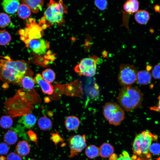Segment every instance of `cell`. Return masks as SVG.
<instances>
[{
    "label": "cell",
    "mask_w": 160,
    "mask_h": 160,
    "mask_svg": "<svg viewBox=\"0 0 160 160\" xmlns=\"http://www.w3.org/2000/svg\"><path fill=\"white\" fill-rule=\"evenodd\" d=\"M10 22V18L8 14L3 12L0 13V27L5 28Z\"/></svg>",
    "instance_id": "cell-30"
},
{
    "label": "cell",
    "mask_w": 160,
    "mask_h": 160,
    "mask_svg": "<svg viewBox=\"0 0 160 160\" xmlns=\"http://www.w3.org/2000/svg\"><path fill=\"white\" fill-rule=\"evenodd\" d=\"M30 8L25 4L22 3L20 4L17 10V14L20 18L25 19L29 17L31 14Z\"/></svg>",
    "instance_id": "cell-23"
},
{
    "label": "cell",
    "mask_w": 160,
    "mask_h": 160,
    "mask_svg": "<svg viewBox=\"0 0 160 160\" xmlns=\"http://www.w3.org/2000/svg\"><path fill=\"white\" fill-rule=\"evenodd\" d=\"M28 160H35L33 159H28Z\"/></svg>",
    "instance_id": "cell-44"
},
{
    "label": "cell",
    "mask_w": 160,
    "mask_h": 160,
    "mask_svg": "<svg viewBox=\"0 0 160 160\" xmlns=\"http://www.w3.org/2000/svg\"><path fill=\"white\" fill-rule=\"evenodd\" d=\"M36 97L34 90H28L23 88L18 90L13 97L5 102L4 113L15 117L30 113L33 108L32 103H34Z\"/></svg>",
    "instance_id": "cell-2"
},
{
    "label": "cell",
    "mask_w": 160,
    "mask_h": 160,
    "mask_svg": "<svg viewBox=\"0 0 160 160\" xmlns=\"http://www.w3.org/2000/svg\"><path fill=\"white\" fill-rule=\"evenodd\" d=\"M12 39L11 36L8 31H0V45L5 46L9 43Z\"/></svg>",
    "instance_id": "cell-27"
},
{
    "label": "cell",
    "mask_w": 160,
    "mask_h": 160,
    "mask_svg": "<svg viewBox=\"0 0 160 160\" xmlns=\"http://www.w3.org/2000/svg\"><path fill=\"white\" fill-rule=\"evenodd\" d=\"M30 140L36 143L38 139L36 134L31 130L28 131L27 133Z\"/></svg>",
    "instance_id": "cell-38"
},
{
    "label": "cell",
    "mask_w": 160,
    "mask_h": 160,
    "mask_svg": "<svg viewBox=\"0 0 160 160\" xmlns=\"http://www.w3.org/2000/svg\"><path fill=\"white\" fill-rule=\"evenodd\" d=\"M151 79V75L148 71L143 70L137 72V81L139 84H147L150 82Z\"/></svg>",
    "instance_id": "cell-21"
},
{
    "label": "cell",
    "mask_w": 160,
    "mask_h": 160,
    "mask_svg": "<svg viewBox=\"0 0 160 160\" xmlns=\"http://www.w3.org/2000/svg\"><path fill=\"white\" fill-rule=\"evenodd\" d=\"M149 152L155 155L160 154V144L157 143L151 144L149 148Z\"/></svg>",
    "instance_id": "cell-33"
},
{
    "label": "cell",
    "mask_w": 160,
    "mask_h": 160,
    "mask_svg": "<svg viewBox=\"0 0 160 160\" xmlns=\"http://www.w3.org/2000/svg\"><path fill=\"white\" fill-rule=\"evenodd\" d=\"M18 139L17 134L13 130H8L5 133L4 136V142L9 145H13L15 143Z\"/></svg>",
    "instance_id": "cell-22"
},
{
    "label": "cell",
    "mask_w": 160,
    "mask_h": 160,
    "mask_svg": "<svg viewBox=\"0 0 160 160\" xmlns=\"http://www.w3.org/2000/svg\"><path fill=\"white\" fill-rule=\"evenodd\" d=\"M15 149L17 153L22 156H26L29 154L30 151L29 144L25 140L19 142L16 147Z\"/></svg>",
    "instance_id": "cell-19"
},
{
    "label": "cell",
    "mask_w": 160,
    "mask_h": 160,
    "mask_svg": "<svg viewBox=\"0 0 160 160\" xmlns=\"http://www.w3.org/2000/svg\"><path fill=\"white\" fill-rule=\"evenodd\" d=\"M116 160H133L131 158L128 153L126 151H124L121 154Z\"/></svg>",
    "instance_id": "cell-37"
},
{
    "label": "cell",
    "mask_w": 160,
    "mask_h": 160,
    "mask_svg": "<svg viewBox=\"0 0 160 160\" xmlns=\"http://www.w3.org/2000/svg\"><path fill=\"white\" fill-rule=\"evenodd\" d=\"M24 43L27 48L39 55L45 54L49 47V43L41 38L31 39Z\"/></svg>",
    "instance_id": "cell-11"
},
{
    "label": "cell",
    "mask_w": 160,
    "mask_h": 160,
    "mask_svg": "<svg viewBox=\"0 0 160 160\" xmlns=\"http://www.w3.org/2000/svg\"><path fill=\"white\" fill-rule=\"evenodd\" d=\"M99 155L104 158L109 157L114 153V150L113 147L111 144L105 143L102 144L99 148Z\"/></svg>",
    "instance_id": "cell-18"
},
{
    "label": "cell",
    "mask_w": 160,
    "mask_h": 160,
    "mask_svg": "<svg viewBox=\"0 0 160 160\" xmlns=\"http://www.w3.org/2000/svg\"><path fill=\"white\" fill-rule=\"evenodd\" d=\"M158 136L148 130L144 131L135 137L132 144L133 153L137 156L151 157L149 148L153 141L157 140Z\"/></svg>",
    "instance_id": "cell-4"
},
{
    "label": "cell",
    "mask_w": 160,
    "mask_h": 160,
    "mask_svg": "<svg viewBox=\"0 0 160 160\" xmlns=\"http://www.w3.org/2000/svg\"><path fill=\"white\" fill-rule=\"evenodd\" d=\"M50 140L56 146L59 143L63 142V139L59 134L58 132L53 133L51 134Z\"/></svg>",
    "instance_id": "cell-32"
},
{
    "label": "cell",
    "mask_w": 160,
    "mask_h": 160,
    "mask_svg": "<svg viewBox=\"0 0 160 160\" xmlns=\"http://www.w3.org/2000/svg\"><path fill=\"white\" fill-rule=\"evenodd\" d=\"M98 60V57L95 55L83 58L76 66L74 70L80 76L92 77L96 73Z\"/></svg>",
    "instance_id": "cell-9"
},
{
    "label": "cell",
    "mask_w": 160,
    "mask_h": 160,
    "mask_svg": "<svg viewBox=\"0 0 160 160\" xmlns=\"http://www.w3.org/2000/svg\"><path fill=\"white\" fill-rule=\"evenodd\" d=\"M68 141L70 149L69 157L71 158L79 154L87 145L86 136L84 134L71 135Z\"/></svg>",
    "instance_id": "cell-10"
},
{
    "label": "cell",
    "mask_w": 160,
    "mask_h": 160,
    "mask_svg": "<svg viewBox=\"0 0 160 160\" xmlns=\"http://www.w3.org/2000/svg\"><path fill=\"white\" fill-rule=\"evenodd\" d=\"M134 18L138 23L141 25L147 23L149 20L150 15L149 13L145 10H138L134 15Z\"/></svg>",
    "instance_id": "cell-20"
},
{
    "label": "cell",
    "mask_w": 160,
    "mask_h": 160,
    "mask_svg": "<svg viewBox=\"0 0 160 160\" xmlns=\"http://www.w3.org/2000/svg\"><path fill=\"white\" fill-rule=\"evenodd\" d=\"M85 153L89 158L94 159L99 155V148L93 145H89L86 147Z\"/></svg>",
    "instance_id": "cell-26"
},
{
    "label": "cell",
    "mask_w": 160,
    "mask_h": 160,
    "mask_svg": "<svg viewBox=\"0 0 160 160\" xmlns=\"http://www.w3.org/2000/svg\"><path fill=\"white\" fill-rule=\"evenodd\" d=\"M154 9L157 12H160V8H159V6H156L154 7Z\"/></svg>",
    "instance_id": "cell-42"
},
{
    "label": "cell",
    "mask_w": 160,
    "mask_h": 160,
    "mask_svg": "<svg viewBox=\"0 0 160 160\" xmlns=\"http://www.w3.org/2000/svg\"><path fill=\"white\" fill-rule=\"evenodd\" d=\"M13 121L10 116L4 115L0 119V126L2 128L7 129L11 127L12 125Z\"/></svg>",
    "instance_id": "cell-28"
},
{
    "label": "cell",
    "mask_w": 160,
    "mask_h": 160,
    "mask_svg": "<svg viewBox=\"0 0 160 160\" xmlns=\"http://www.w3.org/2000/svg\"><path fill=\"white\" fill-rule=\"evenodd\" d=\"M5 158L3 156H0V160H5Z\"/></svg>",
    "instance_id": "cell-43"
},
{
    "label": "cell",
    "mask_w": 160,
    "mask_h": 160,
    "mask_svg": "<svg viewBox=\"0 0 160 160\" xmlns=\"http://www.w3.org/2000/svg\"><path fill=\"white\" fill-rule=\"evenodd\" d=\"M103 113L109 123L117 126L119 125L125 118L123 108L116 103L108 102L103 107Z\"/></svg>",
    "instance_id": "cell-6"
},
{
    "label": "cell",
    "mask_w": 160,
    "mask_h": 160,
    "mask_svg": "<svg viewBox=\"0 0 160 160\" xmlns=\"http://www.w3.org/2000/svg\"><path fill=\"white\" fill-rule=\"evenodd\" d=\"M34 79L35 83L40 86L43 93L48 95L53 93L54 90L52 86L45 80L40 74H37Z\"/></svg>",
    "instance_id": "cell-13"
},
{
    "label": "cell",
    "mask_w": 160,
    "mask_h": 160,
    "mask_svg": "<svg viewBox=\"0 0 160 160\" xmlns=\"http://www.w3.org/2000/svg\"><path fill=\"white\" fill-rule=\"evenodd\" d=\"M36 121L35 116L33 114L29 113L22 116L18 122L23 124L25 128L29 129L34 126Z\"/></svg>",
    "instance_id": "cell-16"
},
{
    "label": "cell",
    "mask_w": 160,
    "mask_h": 160,
    "mask_svg": "<svg viewBox=\"0 0 160 160\" xmlns=\"http://www.w3.org/2000/svg\"><path fill=\"white\" fill-rule=\"evenodd\" d=\"M119 68L118 79L121 86H131L137 82L138 72L134 65L123 64L120 65Z\"/></svg>",
    "instance_id": "cell-8"
},
{
    "label": "cell",
    "mask_w": 160,
    "mask_h": 160,
    "mask_svg": "<svg viewBox=\"0 0 160 160\" xmlns=\"http://www.w3.org/2000/svg\"><path fill=\"white\" fill-rule=\"evenodd\" d=\"M9 148L7 144L5 143H0V154L3 155L8 152Z\"/></svg>",
    "instance_id": "cell-36"
},
{
    "label": "cell",
    "mask_w": 160,
    "mask_h": 160,
    "mask_svg": "<svg viewBox=\"0 0 160 160\" xmlns=\"http://www.w3.org/2000/svg\"><path fill=\"white\" fill-rule=\"evenodd\" d=\"M43 79L49 83L53 82L55 78V74L51 69L48 68L44 71L42 73Z\"/></svg>",
    "instance_id": "cell-29"
},
{
    "label": "cell",
    "mask_w": 160,
    "mask_h": 160,
    "mask_svg": "<svg viewBox=\"0 0 160 160\" xmlns=\"http://www.w3.org/2000/svg\"><path fill=\"white\" fill-rule=\"evenodd\" d=\"M111 160H116L117 158L116 154L113 153L109 157Z\"/></svg>",
    "instance_id": "cell-41"
},
{
    "label": "cell",
    "mask_w": 160,
    "mask_h": 160,
    "mask_svg": "<svg viewBox=\"0 0 160 160\" xmlns=\"http://www.w3.org/2000/svg\"><path fill=\"white\" fill-rule=\"evenodd\" d=\"M67 9L62 0L58 1L50 0L43 17L47 26L55 23H63V15L67 12Z\"/></svg>",
    "instance_id": "cell-5"
},
{
    "label": "cell",
    "mask_w": 160,
    "mask_h": 160,
    "mask_svg": "<svg viewBox=\"0 0 160 160\" xmlns=\"http://www.w3.org/2000/svg\"><path fill=\"white\" fill-rule=\"evenodd\" d=\"M35 83L34 79L31 76H25L22 78L20 84L24 89L30 90L33 89Z\"/></svg>",
    "instance_id": "cell-24"
},
{
    "label": "cell",
    "mask_w": 160,
    "mask_h": 160,
    "mask_svg": "<svg viewBox=\"0 0 160 160\" xmlns=\"http://www.w3.org/2000/svg\"><path fill=\"white\" fill-rule=\"evenodd\" d=\"M38 124L39 128L43 131L49 129L52 126L51 119L45 116H42L39 119Z\"/></svg>",
    "instance_id": "cell-25"
},
{
    "label": "cell",
    "mask_w": 160,
    "mask_h": 160,
    "mask_svg": "<svg viewBox=\"0 0 160 160\" xmlns=\"http://www.w3.org/2000/svg\"><path fill=\"white\" fill-rule=\"evenodd\" d=\"M33 74L27 63L24 60H15L8 56L0 59V79L5 83L19 85L23 76H31Z\"/></svg>",
    "instance_id": "cell-1"
},
{
    "label": "cell",
    "mask_w": 160,
    "mask_h": 160,
    "mask_svg": "<svg viewBox=\"0 0 160 160\" xmlns=\"http://www.w3.org/2000/svg\"><path fill=\"white\" fill-rule=\"evenodd\" d=\"M159 101L157 105L150 108V109L152 110L160 112V94L158 97Z\"/></svg>",
    "instance_id": "cell-39"
},
{
    "label": "cell",
    "mask_w": 160,
    "mask_h": 160,
    "mask_svg": "<svg viewBox=\"0 0 160 160\" xmlns=\"http://www.w3.org/2000/svg\"><path fill=\"white\" fill-rule=\"evenodd\" d=\"M94 4L97 8L101 11L106 9L108 5L107 0H95Z\"/></svg>",
    "instance_id": "cell-31"
},
{
    "label": "cell",
    "mask_w": 160,
    "mask_h": 160,
    "mask_svg": "<svg viewBox=\"0 0 160 160\" xmlns=\"http://www.w3.org/2000/svg\"><path fill=\"white\" fill-rule=\"evenodd\" d=\"M2 4L6 13L13 14L17 11L20 3L19 0H3Z\"/></svg>",
    "instance_id": "cell-14"
},
{
    "label": "cell",
    "mask_w": 160,
    "mask_h": 160,
    "mask_svg": "<svg viewBox=\"0 0 160 160\" xmlns=\"http://www.w3.org/2000/svg\"><path fill=\"white\" fill-rule=\"evenodd\" d=\"M143 95L137 87H123L117 97L121 107L127 111H131L141 106Z\"/></svg>",
    "instance_id": "cell-3"
},
{
    "label": "cell",
    "mask_w": 160,
    "mask_h": 160,
    "mask_svg": "<svg viewBox=\"0 0 160 160\" xmlns=\"http://www.w3.org/2000/svg\"><path fill=\"white\" fill-rule=\"evenodd\" d=\"M43 29L37 24L35 19L30 18L25 27L20 29L17 33L24 42L32 39L41 38L43 36Z\"/></svg>",
    "instance_id": "cell-7"
},
{
    "label": "cell",
    "mask_w": 160,
    "mask_h": 160,
    "mask_svg": "<svg viewBox=\"0 0 160 160\" xmlns=\"http://www.w3.org/2000/svg\"><path fill=\"white\" fill-rule=\"evenodd\" d=\"M20 0L27 5L34 13H37L42 9L44 2V0Z\"/></svg>",
    "instance_id": "cell-15"
},
{
    "label": "cell",
    "mask_w": 160,
    "mask_h": 160,
    "mask_svg": "<svg viewBox=\"0 0 160 160\" xmlns=\"http://www.w3.org/2000/svg\"><path fill=\"white\" fill-rule=\"evenodd\" d=\"M152 75L154 78L160 79V64L155 66L152 71Z\"/></svg>",
    "instance_id": "cell-34"
},
{
    "label": "cell",
    "mask_w": 160,
    "mask_h": 160,
    "mask_svg": "<svg viewBox=\"0 0 160 160\" xmlns=\"http://www.w3.org/2000/svg\"><path fill=\"white\" fill-rule=\"evenodd\" d=\"M132 158L133 160H151L150 159L144 160L140 157L137 158V156L135 155L133 156L132 157Z\"/></svg>",
    "instance_id": "cell-40"
},
{
    "label": "cell",
    "mask_w": 160,
    "mask_h": 160,
    "mask_svg": "<svg viewBox=\"0 0 160 160\" xmlns=\"http://www.w3.org/2000/svg\"><path fill=\"white\" fill-rule=\"evenodd\" d=\"M7 160H22L21 156L15 152H11L7 156Z\"/></svg>",
    "instance_id": "cell-35"
},
{
    "label": "cell",
    "mask_w": 160,
    "mask_h": 160,
    "mask_svg": "<svg viewBox=\"0 0 160 160\" xmlns=\"http://www.w3.org/2000/svg\"><path fill=\"white\" fill-rule=\"evenodd\" d=\"M139 3L137 0H127L123 6V21L124 25L128 27L129 15L137 12L139 8Z\"/></svg>",
    "instance_id": "cell-12"
},
{
    "label": "cell",
    "mask_w": 160,
    "mask_h": 160,
    "mask_svg": "<svg viewBox=\"0 0 160 160\" xmlns=\"http://www.w3.org/2000/svg\"><path fill=\"white\" fill-rule=\"evenodd\" d=\"M65 124V127L67 130L73 131L78 128L80 124V121L77 117L70 116L66 118Z\"/></svg>",
    "instance_id": "cell-17"
}]
</instances>
